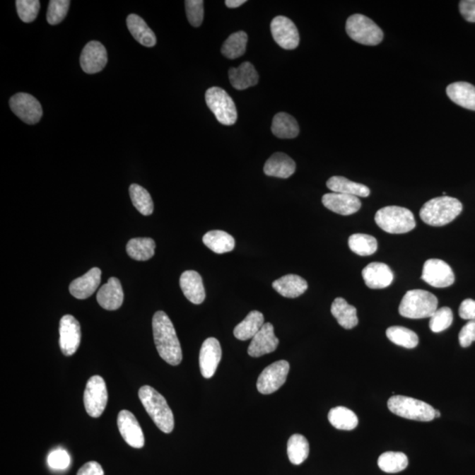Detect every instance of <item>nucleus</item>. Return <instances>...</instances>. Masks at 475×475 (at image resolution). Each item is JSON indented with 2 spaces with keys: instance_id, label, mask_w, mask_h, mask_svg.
Masks as SVG:
<instances>
[{
  "instance_id": "obj_25",
  "label": "nucleus",
  "mask_w": 475,
  "mask_h": 475,
  "mask_svg": "<svg viewBox=\"0 0 475 475\" xmlns=\"http://www.w3.org/2000/svg\"><path fill=\"white\" fill-rule=\"evenodd\" d=\"M446 93L453 102L464 109L475 111V86L470 83H452L446 88Z\"/></svg>"
},
{
  "instance_id": "obj_44",
  "label": "nucleus",
  "mask_w": 475,
  "mask_h": 475,
  "mask_svg": "<svg viewBox=\"0 0 475 475\" xmlns=\"http://www.w3.org/2000/svg\"><path fill=\"white\" fill-rule=\"evenodd\" d=\"M17 13L23 23H30L37 19L40 10L38 0H17Z\"/></svg>"
},
{
  "instance_id": "obj_41",
  "label": "nucleus",
  "mask_w": 475,
  "mask_h": 475,
  "mask_svg": "<svg viewBox=\"0 0 475 475\" xmlns=\"http://www.w3.org/2000/svg\"><path fill=\"white\" fill-rule=\"evenodd\" d=\"M129 196H131L133 205L140 213L145 216L153 214L152 197L145 188L138 184H132L129 187Z\"/></svg>"
},
{
  "instance_id": "obj_24",
  "label": "nucleus",
  "mask_w": 475,
  "mask_h": 475,
  "mask_svg": "<svg viewBox=\"0 0 475 475\" xmlns=\"http://www.w3.org/2000/svg\"><path fill=\"white\" fill-rule=\"evenodd\" d=\"M266 175L281 179L291 177L296 171V163L283 153H276L269 158L264 168Z\"/></svg>"
},
{
  "instance_id": "obj_34",
  "label": "nucleus",
  "mask_w": 475,
  "mask_h": 475,
  "mask_svg": "<svg viewBox=\"0 0 475 475\" xmlns=\"http://www.w3.org/2000/svg\"><path fill=\"white\" fill-rule=\"evenodd\" d=\"M156 241L151 238H135L129 241L126 250L136 261H147L156 253Z\"/></svg>"
},
{
  "instance_id": "obj_22",
  "label": "nucleus",
  "mask_w": 475,
  "mask_h": 475,
  "mask_svg": "<svg viewBox=\"0 0 475 475\" xmlns=\"http://www.w3.org/2000/svg\"><path fill=\"white\" fill-rule=\"evenodd\" d=\"M102 271L99 268H93L88 273L75 279L70 284V293L78 300H86L91 297L100 286Z\"/></svg>"
},
{
  "instance_id": "obj_49",
  "label": "nucleus",
  "mask_w": 475,
  "mask_h": 475,
  "mask_svg": "<svg viewBox=\"0 0 475 475\" xmlns=\"http://www.w3.org/2000/svg\"><path fill=\"white\" fill-rule=\"evenodd\" d=\"M459 314L460 318L475 320V300L467 298L460 305Z\"/></svg>"
},
{
  "instance_id": "obj_27",
  "label": "nucleus",
  "mask_w": 475,
  "mask_h": 475,
  "mask_svg": "<svg viewBox=\"0 0 475 475\" xmlns=\"http://www.w3.org/2000/svg\"><path fill=\"white\" fill-rule=\"evenodd\" d=\"M231 85L237 90H245L258 84L259 75L250 62H244L239 67L229 70Z\"/></svg>"
},
{
  "instance_id": "obj_51",
  "label": "nucleus",
  "mask_w": 475,
  "mask_h": 475,
  "mask_svg": "<svg viewBox=\"0 0 475 475\" xmlns=\"http://www.w3.org/2000/svg\"><path fill=\"white\" fill-rule=\"evenodd\" d=\"M246 2V0H226L225 3L229 8H237V7L242 6Z\"/></svg>"
},
{
  "instance_id": "obj_26",
  "label": "nucleus",
  "mask_w": 475,
  "mask_h": 475,
  "mask_svg": "<svg viewBox=\"0 0 475 475\" xmlns=\"http://www.w3.org/2000/svg\"><path fill=\"white\" fill-rule=\"evenodd\" d=\"M272 287L283 297L295 298L305 293L308 289V283L301 276L290 274L276 280Z\"/></svg>"
},
{
  "instance_id": "obj_4",
  "label": "nucleus",
  "mask_w": 475,
  "mask_h": 475,
  "mask_svg": "<svg viewBox=\"0 0 475 475\" xmlns=\"http://www.w3.org/2000/svg\"><path fill=\"white\" fill-rule=\"evenodd\" d=\"M438 300L434 294L424 290L409 291L399 304V312L405 318H430L438 310Z\"/></svg>"
},
{
  "instance_id": "obj_28",
  "label": "nucleus",
  "mask_w": 475,
  "mask_h": 475,
  "mask_svg": "<svg viewBox=\"0 0 475 475\" xmlns=\"http://www.w3.org/2000/svg\"><path fill=\"white\" fill-rule=\"evenodd\" d=\"M127 27L132 37L140 45L148 47V48L156 46L157 42L156 35L141 17L134 13L129 14L127 18Z\"/></svg>"
},
{
  "instance_id": "obj_40",
  "label": "nucleus",
  "mask_w": 475,
  "mask_h": 475,
  "mask_svg": "<svg viewBox=\"0 0 475 475\" xmlns=\"http://www.w3.org/2000/svg\"><path fill=\"white\" fill-rule=\"evenodd\" d=\"M348 247L360 257H369L377 251V241L373 236L356 233L348 238Z\"/></svg>"
},
{
  "instance_id": "obj_45",
  "label": "nucleus",
  "mask_w": 475,
  "mask_h": 475,
  "mask_svg": "<svg viewBox=\"0 0 475 475\" xmlns=\"http://www.w3.org/2000/svg\"><path fill=\"white\" fill-rule=\"evenodd\" d=\"M185 6L189 23L193 27H200L203 23L204 14L203 0H187Z\"/></svg>"
},
{
  "instance_id": "obj_17",
  "label": "nucleus",
  "mask_w": 475,
  "mask_h": 475,
  "mask_svg": "<svg viewBox=\"0 0 475 475\" xmlns=\"http://www.w3.org/2000/svg\"><path fill=\"white\" fill-rule=\"evenodd\" d=\"M222 358L221 344L216 338L210 337L201 345L199 363L201 375L205 379L213 377Z\"/></svg>"
},
{
  "instance_id": "obj_13",
  "label": "nucleus",
  "mask_w": 475,
  "mask_h": 475,
  "mask_svg": "<svg viewBox=\"0 0 475 475\" xmlns=\"http://www.w3.org/2000/svg\"><path fill=\"white\" fill-rule=\"evenodd\" d=\"M271 30L273 38L281 48L295 49L300 45V34L289 18L276 16L272 20Z\"/></svg>"
},
{
  "instance_id": "obj_16",
  "label": "nucleus",
  "mask_w": 475,
  "mask_h": 475,
  "mask_svg": "<svg viewBox=\"0 0 475 475\" xmlns=\"http://www.w3.org/2000/svg\"><path fill=\"white\" fill-rule=\"evenodd\" d=\"M107 63V49L100 42H90L83 49L81 56V66L86 74H95L100 73L105 68Z\"/></svg>"
},
{
  "instance_id": "obj_35",
  "label": "nucleus",
  "mask_w": 475,
  "mask_h": 475,
  "mask_svg": "<svg viewBox=\"0 0 475 475\" xmlns=\"http://www.w3.org/2000/svg\"><path fill=\"white\" fill-rule=\"evenodd\" d=\"M329 421L337 430H352L358 426V418L352 410L345 406H336L330 410Z\"/></svg>"
},
{
  "instance_id": "obj_6",
  "label": "nucleus",
  "mask_w": 475,
  "mask_h": 475,
  "mask_svg": "<svg viewBox=\"0 0 475 475\" xmlns=\"http://www.w3.org/2000/svg\"><path fill=\"white\" fill-rule=\"evenodd\" d=\"M387 406L394 415L403 418L430 422L435 419V409L428 403L402 395H394L387 401Z\"/></svg>"
},
{
  "instance_id": "obj_48",
  "label": "nucleus",
  "mask_w": 475,
  "mask_h": 475,
  "mask_svg": "<svg viewBox=\"0 0 475 475\" xmlns=\"http://www.w3.org/2000/svg\"><path fill=\"white\" fill-rule=\"evenodd\" d=\"M462 16L469 23H475V0H462L459 2Z\"/></svg>"
},
{
  "instance_id": "obj_50",
  "label": "nucleus",
  "mask_w": 475,
  "mask_h": 475,
  "mask_svg": "<svg viewBox=\"0 0 475 475\" xmlns=\"http://www.w3.org/2000/svg\"><path fill=\"white\" fill-rule=\"evenodd\" d=\"M77 475H104V471L98 462H90L78 470Z\"/></svg>"
},
{
  "instance_id": "obj_9",
  "label": "nucleus",
  "mask_w": 475,
  "mask_h": 475,
  "mask_svg": "<svg viewBox=\"0 0 475 475\" xmlns=\"http://www.w3.org/2000/svg\"><path fill=\"white\" fill-rule=\"evenodd\" d=\"M107 403L105 381L100 376L90 377L84 393V405L90 416L98 418L102 415Z\"/></svg>"
},
{
  "instance_id": "obj_52",
  "label": "nucleus",
  "mask_w": 475,
  "mask_h": 475,
  "mask_svg": "<svg viewBox=\"0 0 475 475\" xmlns=\"http://www.w3.org/2000/svg\"><path fill=\"white\" fill-rule=\"evenodd\" d=\"M441 416V413L439 412V410L435 409V418H439Z\"/></svg>"
},
{
  "instance_id": "obj_31",
  "label": "nucleus",
  "mask_w": 475,
  "mask_h": 475,
  "mask_svg": "<svg viewBox=\"0 0 475 475\" xmlns=\"http://www.w3.org/2000/svg\"><path fill=\"white\" fill-rule=\"evenodd\" d=\"M265 324L264 316L261 312L252 311L239 325L235 327L233 334L238 340L253 339L255 334L261 330Z\"/></svg>"
},
{
  "instance_id": "obj_21",
  "label": "nucleus",
  "mask_w": 475,
  "mask_h": 475,
  "mask_svg": "<svg viewBox=\"0 0 475 475\" xmlns=\"http://www.w3.org/2000/svg\"><path fill=\"white\" fill-rule=\"evenodd\" d=\"M124 298L121 282L116 277H111L97 293V301L100 307L109 311L120 308L124 303Z\"/></svg>"
},
{
  "instance_id": "obj_32",
  "label": "nucleus",
  "mask_w": 475,
  "mask_h": 475,
  "mask_svg": "<svg viewBox=\"0 0 475 475\" xmlns=\"http://www.w3.org/2000/svg\"><path fill=\"white\" fill-rule=\"evenodd\" d=\"M271 131L277 138L295 139L300 134V126L296 119L291 115L281 112L273 118Z\"/></svg>"
},
{
  "instance_id": "obj_18",
  "label": "nucleus",
  "mask_w": 475,
  "mask_h": 475,
  "mask_svg": "<svg viewBox=\"0 0 475 475\" xmlns=\"http://www.w3.org/2000/svg\"><path fill=\"white\" fill-rule=\"evenodd\" d=\"M279 340L276 336L274 327L271 323H265L259 332L255 334L248 347V355L252 358L272 353L278 347Z\"/></svg>"
},
{
  "instance_id": "obj_15",
  "label": "nucleus",
  "mask_w": 475,
  "mask_h": 475,
  "mask_svg": "<svg viewBox=\"0 0 475 475\" xmlns=\"http://www.w3.org/2000/svg\"><path fill=\"white\" fill-rule=\"evenodd\" d=\"M117 426L122 438L133 448L140 449L145 445V435L138 420L131 412L122 410L117 417Z\"/></svg>"
},
{
  "instance_id": "obj_8",
  "label": "nucleus",
  "mask_w": 475,
  "mask_h": 475,
  "mask_svg": "<svg viewBox=\"0 0 475 475\" xmlns=\"http://www.w3.org/2000/svg\"><path fill=\"white\" fill-rule=\"evenodd\" d=\"M209 109L217 120L224 125H233L237 122L238 113L235 102L224 89L213 86L205 93Z\"/></svg>"
},
{
  "instance_id": "obj_11",
  "label": "nucleus",
  "mask_w": 475,
  "mask_h": 475,
  "mask_svg": "<svg viewBox=\"0 0 475 475\" xmlns=\"http://www.w3.org/2000/svg\"><path fill=\"white\" fill-rule=\"evenodd\" d=\"M9 105L13 112L25 124H35L41 120L42 107L37 98L28 93H20L10 99Z\"/></svg>"
},
{
  "instance_id": "obj_12",
  "label": "nucleus",
  "mask_w": 475,
  "mask_h": 475,
  "mask_svg": "<svg viewBox=\"0 0 475 475\" xmlns=\"http://www.w3.org/2000/svg\"><path fill=\"white\" fill-rule=\"evenodd\" d=\"M422 279L435 288H446L455 283V276L448 264L440 259H430L423 265Z\"/></svg>"
},
{
  "instance_id": "obj_1",
  "label": "nucleus",
  "mask_w": 475,
  "mask_h": 475,
  "mask_svg": "<svg viewBox=\"0 0 475 475\" xmlns=\"http://www.w3.org/2000/svg\"><path fill=\"white\" fill-rule=\"evenodd\" d=\"M153 330L158 355L169 365H180L182 360L181 344L175 327L165 312H156L153 318Z\"/></svg>"
},
{
  "instance_id": "obj_47",
  "label": "nucleus",
  "mask_w": 475,
  "mask_h": 475,
  "mask_svg": "<svg viewBox=\"0 0 475 475\" xmlns=\"http://www.w3.org/2000/svg\"><path fill=\"white\" fill-rule=\"evenodd\" d=\"M460 346L469 347L475 341V320H469L460 330L459 334Z\"/></svg>"
},
{
  "instance_id": "obj_2",
  "label": "nucleus",
  "mask_w": 475,
  "mask_h": 475,
  "mask_svg": "<svg viewBox=\"0 0 475 475\" xmlns=\"http://www.w3.org/2000/svg\"><path fill=\"white\" fill-rule=\"evenodd\" d=\"M462 210L463 205L458 199L442 196L424 204L420 211V218L427 225L442 226L455 221Z\"/></svg>"
},
{
  "instance_id": "obj_38",
  "label": "nucleus",
  "mask_w": 475,
  "mask_h": 475,
  "mask_svg": "<svg viewBox=\"0 0 475 475\" xmlns=\"http://www.w3.org/2000/svg\"><path fill=\"white\" fill-rule=\"evenodd\" d=\"M247 35L244 31L236 32L226 40L222 46L223 55L229 59H235L246 52Z\"/></svg>"
},
{
  "instance_id": "obj_29",
  "label": "nucleus",
  "mask_w": 475,
  "mask_h": 475,
  "mask_svg": "<svg viewBox=\"0 0 475 475\" xmlns=\"http://www.w3.org/2000/svg\"><path fill=\"white\" fill-rule=\"evenodd\" d=\"M331 314L345 329H354L358 326V312L353 305H348L343 298H337L331 305Z\"/></svg>"
},
{
  "instance_id": "obj_30",
  "label": "nucleus",
  "mask_w": 475,
  "mask_h": 475,
  "mask_svg": "<svg viewBox=\"0 0 475 475\" xmlns=\"http://www.w3.org/2000/svg\"><path fill=\"white\" fill-rule=\"evenodd\" d=\"M327 187L334 193L346 194V195L358 197L370 196L368 187L361 183L354 182L343 176H333L327 182Z\"/></svg>"
},
{
  "instance_id": "obj_23",
  "label": "nucleus",
  "mask_w": 475,
  "mask_h": 475,
  "mask_svg": "<svg viewBox=\"0 0 475 475\" xmlns=\"http://www.w3.org/2000/svg\"><path fill=\"white\" fill-rule=\"evenodd\" d=\"M180 286L184 296L195 305L203 303L206 297L203 279L195 271H187L182 273L180 278Z\"/></svg>"
},
{
  "instance_id": "obj_10",
  "label": "nucleus",
  "mask_w": 475,
  "mask_h": 475,
  "mask_svg": "<svg viewBox=\"0 0 475 475\" xmlns=\"http://www.w3.org/2000/svg\"><path fill=\"white\" fill-rule=\"evenodd\" d=\"M290 365L286 360H280L269 365L259 376L257 389L262 394H271L278 390L286 382Z\"/></svg>"
},
{
  "instance_id": "obj_39",
  "label": "nucleus",
  "mask_w": 475,
  "mask_h": 475,
  "mask_svg": "<svg viewBox=\"0 0 475 475\" xmlns=\"http://www.w3.org/2000/svg\"><path fill=\"white\" fill-rule=\"evenodd\" d=\"M387 336L392 343L406 348H414L418 345L419 338L414 331L403 327H391L387 330Z\"/></svg>"
},
{
  "instance_id": "obj_42",
  "label": "nucleus",
  "mask_w": 475,
  "mask_h": 475,
  "mask_svg": "<svg viewBox=\"0 0 475 475\" xmlns=\"http://www.w3.org/2000/svg\"><path fill=\"white\" fill-rule=\"evenodd\" d=\"M452 322L453 314L451 308H439L430 317V329L434 333H440L451 327Z\"/></svg>"
},
{
  "instance_id": "obj_19",
  "label": "nucleus",
  "mask_w": 475,
  "mask_h": 475,
  "mask_svg": "<svg viewBox=\"0 0 475 475\" xmlns=\"http://www.w3.org/2000/svg\"><path fill=\"white\" fill-rule=\"evenodd\" d=\"M322 204L329 211L343 216L356 213L362 205L358 197L334 192L325 194L322 197Z\"/></svg>"
},
{
  "instance_id": "obj_43",
  "label": "nucleus",
  "mask_w": 475,
  "mask_h": 475,
  "mask_svg": "<svg viewBox=\"0 0 475 475\" xmlns=\"http://www.w3.org/2000/svg\"><path fill=\"white\" fill-rule=\"evenodd\" d=\"M69 0H52L49 3L47 20L50 25H57L64 20L69 10Z\"/></svg>"
},
{
  "instance_id": "obj_7",
  "label": "nucleus",
  "mask_w": 475,
  "mask_h": 475,
  "mask_svg": "<svg viewBox=\"0 0 475 475\" xmlns=\"http://www.w3.org/2000/svg\"><path fill=\"white\" fill-rule=\"evenodd\" d=\"M346 32L353 41L360 45L375 46L384 38L382 30L370 18L363 14H353L346 21Z\"/></svg>"
},
{
  "instance_id": "obj_36",
  "label": "nucleus",
  "mask_w": 475,
  "mask_h": 475,
  "mask_svg": "<svg viewBox=\"0 0 475 475\" xmlns=\"http://www.w3.org/2000/svg\"><path fill=\"white\" fill-rule=\"evenodd\" d=\"M309 442L307 439L300 434L291 435L288 441L287 453L291 463L300 465L309 455Z\"/></svg>"
},
{
  "instance_id": "obj_3",
  "label": "nucleus",
  "mask_w": 475,
  "mask_h": 475,
  "mask_svg": "<svg viewBox=\"0 0 475 475\" xmlns=\"http://www.w3.org/2000/svg\"><path fill=\"white\" fill-rule=\"evenodd\" d=\"M139 396L158 429L164 433H171L175 428L174 415L163 396L150 386L140 388Z\"/></svg>"
},
{
  "instance_id": "obj_20",
  "label": "nucleus",
  "mask_w": 475,
  "mask_h": 475,
  "mask_svg": "<svg viewBox=\"0 0 475 475\" xmlns=\"http://www.w3.org/2000/svg\"><path fill=\"white\" fill-rule=\"evenodd\" d=\"M362 276L367 286L370 289H384L391 286L394 273L389 266L382 262H372L363 269Z\"/></svg>"
},
{
  "instance_id": "obj_33",
  "label": "nucleus",
  "mask_w": 475,
  "mask_h": 475,
  "mask_svg": "<svg viewBox=\"0 0 475 475\" xmlns=\"http://www.w3.org/2000/svg\"><path fill=\"white\" fill-rule=\"evenodd\" d=\"M203 242L216 254L228 253L235 247V240L233 237L219 230L208 232L203 237Z\"/></svg>"
},
{
  "instance_id": "obj_14",
  "label": "nucleus",
  "mask_w": 475,
  "mask_h": 475,
  "mask_svg": "<svg viewBox=\"0 0 475 475\" xmlns=\"http://www.w3.org/2000/svg\"><path fill=\"white\" fill-rule=\"evenodd\" d=\"M59 334V345L63 354L71 356L76 353L81 341V329L74 316L67 315L61 319Z\"/></svg>"
},
{
  "instance_id": "obj_37",
  "label": "nucleus",
  "mask_w": 475,
  "mask_h": 475,
  "mask_svg": "<svg viewBox=\"0 0 475 475\" xmlns=\"http://www.w3.org/2000/svg\"><path fill=\"white\" fill-rule=\"evenodd\" d=\"M377 465L385 473L396 474L408 467L409 459L403 452H387L380 456Z\"/></svg>"
},
{
  "instance_id": "obj_5",
  "label": "nucleus",
  "mask_w": 475,
  "mask_h": 475,
  "mask_svg": "<svg viewBox=\"0 0 475 475\" xmlns=\"http://www.w3.org/2000/svg\"><path fill=\"white\" fill-rule=\"evenodd\" d=\"M375 222L383 231L392 235H402L416 228L415 216L409 209L387 206L380 209L375 215Z\"/></svg>"
},
{
  "instance_id": "obj_46",
  "label": "nucleus",
  "mask_w": 475,
  "mask_h": 475,
  "mask_svg": "<svg viewBox=\"0 0 475 475\" xmlns=\"http://www.w3.org/2000/svg\"><path fill=\"white\" fill-rule=\"evenodd\" d=\"M47 462L52 469L64 470L70 466L71 458L69 453L63 449H57L49 453Z\"/></svg>"
}]
</instances>
